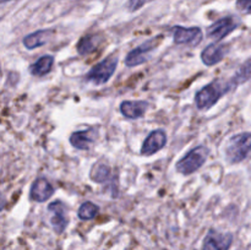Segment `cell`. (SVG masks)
Wrapping results in <instances>:
<instances>
[{"label": "cell", "mask_w": 251, "mask_h": 250, "mask_svg": "<svg viewBox=\"0 0 251 250\" xmlns=\"http://www.w3.org/2000/svg\"><path fill=\"white\" fill-rule=\"evenodd\" d=\"M233 87H234V86L232 85L230 80L223 81L217 78V80L212 81V82L206 85L205 87L201 88V90L196 93V107H198L199 110L210 109L211 107H213V105L221 100V97H223L226 93L232 91Z\"/></svg>", "instance_id": "1"}, {"label": "cell", "mask_w": 251, "mask_h": 250, "mask_svg": "<svg viewBox=\"0 0 251 250\" xmlns=\"http://www.w3.org/2000/svg\"><path fill=\"white\" fill-rule=\"evenodd\" d=\"M251 147L250 132H240L230 137L226 146V159L228 163L237 164L249 157Z\"/></svg>", "instance_id": "2"}, {"label": "cell", "mask_w": 251, "mask_h": 250, "mask_svg": "<svg viewBox=\"0 0 251 250\" xmlns=\"http://www.w3.org/2000/svg\"><path fill=\"white\" fill-rule=\"evenodd\" d=\"M251 6V0H237V7L242 11L249 14Z\"/></svg>", "instance_id": "22"}, {"label": "cell", "mask_w": 251, "mask_h": 250, "mask_svg": "<svg viewBox=\"0 0 251 250\" xmlns=\"http://www.w3.org/2000/svg\"><path fill=\"white\" fill-rule=\"evenodd\" d=\"M237 27L238 22L235 21L234 17H223V19L217 20L211 26L207 27V37L208 38L216 39V41H222L228 34L232 33Z\"/></svg>", "instance_id": "9"}, {"label": "cell", "mask_w": 251, "mask_h": 250, "mask_svg": "<svg viewBox=\"0 0 251 250\" xmlns=\"http://www.w3.org/2000/svg\"><path fill=\"white\" fill-rule=\"evenodd\" d=\"M162 37L158 36V38H152L150 41L145 42L141 46H139L137 48L132 49L127 53L126 58H125V64L129 68H134V66L141 65V64L149 61L150 55H151L152 51L159 46L161 43Z\"/></svg>", "instance_id": "5"}, {"label": "cell", "mask_w": 251, "mask_h": 250, "mask_svg": "<svg viewBox=\"0 0 251 250\" xmlns=\"http://www.w3.org/2000/svg\"><path fill=\"white\" fill-rule=\"evenodd\" d=\"M250 60L248 59L247 61H245L244 64H243L242 66L239 68V70L235 73V75L233 76L232 80H230V82H232V85L234 86V87H237V86L242 85V83L247 82V81H249L250 78Z\"/></svg>", "instance_id": "20"}, {"label": "cell", "mask_w": 251, "mask_h": 250, "mask_svg": "<svg viewBox=\"0 0 251 250\" xmlns=\"http://www.w3.org/2000/svg\"><path fill=\"white\" fill-rule=\"evenodd\" d=\"M210 150L203 145L196 146L195 149L190 150L184 157H181L176 164V172L184 175H190V174L198 172L201 167L207 161Z\"/></svg>", "instance_id": "3"}, {"label": "cell", "mask_w": 251, "mask_h": 250, "mask_svg": "<svg viewBox=\"0 0 251 250\" xmlns=\"http://www.w3.org/2000/svg\"><path fill=\"white\" fill-rule=\"evenodd\" d=\"M97 137V127H88L86 130L73 132L70 136V144L77 150H90L95 145Z\"/></svg>", "instance_id": "11"}, {"label": "cell", "mask_w": 251, "mask_h": 250, "mask_svg": "<svg viewBox=\"0 0 251 250\" xmlns=\"http://www.w3.org/2000/svg\"><path fill=\"white\" fill-rule=\"evenodd\" d=\"M167 144V134L164 130L157 129L153 130L146 140L144 141L141 147V154L142 156H152V154L157 153L161 151Z\"/></svg>", "instance_id": "10"}, {"label": "cell", "mask_w": 251, "mask_h": 250, "mask_svg": "<svg viewBox=\"0 0 251 250\" xmlns=\"http://www.w3.org/2000/svg\"><path fill=\"white\" fill-rule=\"evenodd\" d=\"M228 53V44L212 43L208 44L201 51V60L206 66H213L223 60L226 54Z\"/></svg>", "instance_id": "12"}, {"label": "cell", "mask_w": 251, "mask_h": 250, "mask_svg": "<svg viewBox=\"0 0 251 250\" xmlns=\"http://www.w3.org/2000/svg\"><path fill=\"white\" fill-rule=\"evenodd\" d=\"M0 70H1V68H0Z\"/></svg>", "instance_id": "25"}, {"label": "cell", "mask_w": 251, "mask_h": 250, "mask_svg": "<svg viewBox=\"0 0 251 250\" xmlns=\"http://www.w3.org/2000/svg\"><path fill=\"white\" fill-rule=\"evenodd\" d=\"M102 43V37L98 34H87L83 36L77 43V53L80 55H88L93 53Z\"/></svg>", "instance_id": "17"}, {"label": "cell", "mask_w": 251, "mask_h": 250, "mask_svg": "<svg viewBox=\"0 0 251 250\" xmlns=\"http://www.w3.org/2000/svg\"><path fill=\"white\" fill-rule=\"evenodd\" d=\"M48 210L51 212L50 223L54 232L58 233V234H61V233L66 229L69 223L68 212H66V211H68V207H66V205L63 201L56 200L53 201L51 203H49Z\"/></svg>", "instance_id": "8"}, {"label": "cell", "mask_w": 251, "mask_h": 250, "mask_svg": "<svg viewBox=\"0 0 251 250\" xmlns=\"http://www.w3.org/2000/svg\"><path fill=\"white\" fill-rule=\"evenodd\" d=\"M5 1H11V0H0V2H5Z\"/></svg>", "instance_id": "24"}, {"label": "cell", "mask_w": 251, "mask_h": 250, "mask_svg": "<svg viewBox=\"0 0 251 250\" xmlns=\"http://www.w3.org/2000/svg\"><path fill=\"white\" fill-rule=\"evenodd\" d=\"M54 65V56L51 55H43L31 65L29 73L33 76H44L49 74L53 69Z\"/></svg>", "instance_id": "18"}, {"label": "cell", "mask_w": 251, "mask_h": 250, "mask_svg": "<svg viewBox=\"0 0 251 250\" xmlns=\"http://www.w3.org/2000/svg\"><path fill=\"white\" fill-rule=\"evenodd\" d=\"M100 213V206H97L96 203L91 202V201H86L78 208V218L82 221H90L93 220L96 216Z\"/></svg>", "instance_id": "19"}, {"label": "cell", "mask_w": 251, "mask_h": 250, "mask_svg": "<svg viewBox=\"0 0 251 250\" xmlns=\"http://www.w3.org/2000/svg\"><path fill=\"white\" fill-rule=\"evenodd\" d=\"M173 41L176 44L196 47L202 41V31L200 27H173Z\"/></svg>", "instance_id": "6"}, {"label": "cell", "mask_w": 251, "mask_h": 250, "mask_svg": "<svg viewBox=\"0 0 251 250\" xmlns=\"http://www.w3.org/2000/svg\"><path fill=\"white\" fill-rule=\"evenodd\" d=\"M90 178L93 181H96V183H107L109 179L113 178L112 169H110L109 164L105 163L104 161H100L96 164H93L90 172Z\"/></svg>", "instance_id": "16"}, {"label": "cell", "mask_w": 251, "mask_h": 250, "mask_svg": "<svg viewBox=\"0 0 251 250\" xmlns=\"http://www.w3.org/2000/svg\"><path fill=\"white\" fill-rule=\"evenodd\" d=\"M5 203H6V200H5L4 196H2L1 194H0V211H1L2 208H4Z\"/></svg>", "instance_id": "23"}, {"label": "cell", "mask_w": 251, "mask_h": 250, "mask_svg": "<svg viewBox=\"0 0 251 250\" xmlns=\"http://www.w3.org/2000/svg\"><path fill=\"white\" fill-rule=\"evenodd\" d=\"M118 61H119V59L114 54L107 56L102 61H100V63H97L91 68V70L85 75V81L93 83L96 86L104 85L110 80L113 74L117 70Z\"/></svg>", "instance_id": "4"}, {"label": "cell", "mask_w": 251, "mask_h": 250, "mask_svg": "<svg viewBox=\"0 0 251 250\" xmlns=\"http://www.w3.org/2000/svg\"><path fill=\"white\" fill-rule=\"evenodd\" d=\"M54 186L46 178H38L33 181L29 191V198L37 202H46L53 196Z\"/></svg>", "instance_id": "13"}, {"label": "cell", "mask_w": 251, "mask_h": 250, "mask_svg": "<svg viewBox=\"0 0 251 250\" xmlns=\"http://www.w3.org/2000/svg\"><path fill=\"white\" fill-rule=\"evenodd\" d=\"M145 2H146V0H127V9L130 11H136L144 6Z\"/></svg>", "instance_id": "21"}, {"label": "cell", "mask_w": 251, "mask_h": 250, "mask_svg": "<svg viewBox=\"0 0 251 250\" xmlns=\"http://www.w3.org/2000/svg\"><path fill=\"white\" fill-rule=\"evenodd\" d=\"M233 243L230 233H221L216 229H210L203 239L202 250H229Z\"/></svg>", "instance_id": "7"}, {"label": "cell", "mask_w": 251, "mask_h": 250, "mask_svg": "<svg viewBox=\"0 0 251 250\" xmlns=\"http://www.w3.org/2000/svg\"><path fill=\"white\" fill-rule=\"evenodd\" d=\"M149 102L145 100H124L120 104V113L127 119H140L149 109Z\"/></svg>", "instance_id": "14"}, {"label": "cell", "mask_w": 251, "mask_h": 250, "mask_svg": "<svg viewBox=\"0 0 251 250\" xmlns=\"http://www.w3.org/2000/svg\"><path fill=\"white\" fill-rule=\"evenodd\" d=\"M54 36L53 29H39V31L33 32V33L27 34L24 38L22 43L26 47L27 49H34L39 48L41 46H44L46 43H48Z\"/></svg>", "instance_id": "15"}]
</instances>
